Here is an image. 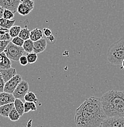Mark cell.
Returning <instances> with one entry per match:
<instances>
[{
    "label": "cell",
    "instance_id": "7a4b0ae2",
    "mask_svg": "<svg viewBox=\"0 0 124 127\" xmlns=\"http://www.w3.org/2000/svg\"><path fill=\"white\" fill-rule=\"evenodd\" d=\"M104 112L107 117H124V92L111 90L100 98Z\"/></svg>",
    "mask_w": 124,
    "mask_h": 127
},
{
    "label": "cell",
    "instance_id": "d6986e66",
    "mask_svg": "<svg viewBox=\"0 0 124 127\" xmlns=\"http://www.w3.org/2000/svg\"><path fill=\"white\" fill-rule=\"evenodd\" d=\"M37 110V106L35 103L25 101L24 103V113H28L30 111H35Z\"/></svg>",
    "mask_w": 124,
    "mask_h": 127
},
{
    "label": "cell",
    "instance_id": "4dcf8cb0",
    "mask_svg": "<svg viewBox=\"0 0 124 127\" xmlns=\"http://www.w3.org/2000/svg\"><path fill=\"white\" fill-rule=\"evenodd\" d=\"M47 39H46L47 42L50 43V44H54V43H55V42H56L55 37L54 35H52V34H51L50 36L47 37Z\"/></svg>",
    "mask_w": 124,
    "mask_h": 127
},
{
    "label": "cell",
    "instance_id": "4fadbf2b",
    "mask_svg": "<svg viewBox=\"0 0 124 127\" xmlns=\"http://www.w3.org/2000/svg\"><path fill=\"white\" fill-rule=\"evenodd\" d=\"M14 107V103H8L0 106V115L4 117H8L9 112Z\"/></svg>",
    "mask_w": 124,
    "mask_h": 127
},
{
    "label": "cell",
    "instance_id": "30bf717a",
    "mask_svg": "<svg viewBox=\"0 0 124 127\" xmlns=\"http://www.w3.org/2000/svg\"><path fill=\"white\" fill-rule=\"evenodd\" d=\"M0 73H1L2 79L5 83L17 74L15 68H12V67L6 68V69H0Z\"/></svg>",
    "mask_w": 124,
    "mask_h": 127
},
{
    "label": "cell",
    "instance_id": "44dd1931",
    "mask_svg": "<svg viewBox=\"0 0 124 127\" xmlns=\"http://www.w3.org/2000/svg\"><path fill=\"white\" fill-rule=\"evenodd\" d=\"M24 100L25 101H29V102H33V103H38L39 101V100L37 98L36 95L33 92H28L25 95Z\"/></svg>",
    "mask_w": 124,
    "mask_h": 127
},
{
    "label": "cell",
    "instance_id": "6da1fadb",
    "mask_svg": "<svg viewBox=\"0 0 124 127\" xmlns=\"http://www.w3.org/2000/svg\"><path fill=\"white\" fill-rule=\"evenodd\" d=\"M106 117L100 98L90 96L76 110L74 122L77 127H98Z\"/></svg>",
    "mask_w": 124,
    "mask_h": 127
},
{
    "label": "cell",
    "instance_id": "ba28073f",
    "mask_svg": "<svg viewBox=\"0 0 124 127\" xmlns=\"http://www.w3.org/2000/svg\"><path fill=\"white\" fill-rule=\"evenodd\" d=\"M20 3V0H0V6L10 10L14 14L17 12V7Z\"/></svg>",
    "mask_w": 124,
    "mask_h": 127
},
{
    "label": "cell",
    "instance_id": "7c38bea8",
    "mask_svg": "<svg viewBox=\"0 0 124 127\" xmlns=\"http://www.w3.org/2000/svg\"><path fill=\"white\" fill-rule=\"evenodd\" d=\"M12 63L10 59L6 56L5 53H0V69H6L11 67Z\"/></svg>",
    "mask_w": 124,
    "mask_h": 127
},
{
    "label": "cell",
    "instance_id": "9c48e42d",
    "mask_svg": "<svg viewBox=\"0 0 124 127\" xmlns=\"http://www.w3.org/2000/svg\"><path fill=\"white\" fill-rule=\"evenodd\" d=\"M33 44H34L33 52H34L36 54H39L43 52L46 50L47 45V42L46 39L42 37V39L38 40L33 42Z\"/></svg>",
    "mask_w": 124,
    "mask_h": 127
},
{
    "label": "cell",
    "instance_id": "1f68e13d",
    "mask_svg": "<svg viewBox=\"0 0 124 127\" xmlns=\"http://www.w3.org/2000/svg\"><path fill=\"white\" fill-rule=\"evenodd\" d=\"M5 82L4 81L3 79H2L1 74L0 73V92H4V87Z\"/></svg>",
    "mask_w": 124,
    "mask_h": 127
},
{
    "label": "cell",
    "instance_id": "d590c367",
    "mask_svg": "<svg viewBox=\"0 0 124 127\" xmlns=\"http://www.w3.org/2000/svg\"><path fill=\"white\" fill-rule=\"evenodd\" d=\"M101 127V126H100V127Z\"/></svg>",
    "mask_w": 124,
    "mask_h": 127
},
{
    "label": "cell",
    "instance_id": "836d02e7",
    "mask_svg": "<svg viewBox=\"0 0 124 127\" xmlns=\"http://www.w3.org/2000/svg\"><path fill=\"white\" fill-rule=\"evenodd\" d=\"M4 10V9L3 7H2L1 6H0V19L2 18L3 17V12Z\"/></svg>",
    "mask_w": 124,
    "mask_h": 127
},
{
    "label": "cell",
    "instance_id": "cb8c5ba5",
    "mask_svg": "<svg viewBox=\"0 0 124 127\" xmlns=\"http://www.w3.org/2000/svg\"><path fill=\"white\" fill-rule=\"evenodd\" d=\"M18 36L20 38H22V39H23L24 40L29 39L30 36V30L27 28L26 26H25V28H22L19 34H18Z\"/></svg>",
    "mask_w": 124,
    "mask_h": 127
},
{
    "label": "cell",
    "instance_id": "7402d4cb",
    "mask_svg": "<svg viewBox=\"0 0 124 127\" xmlns=\"http://www.w3.org/2000/svg\"><path fill=\"white\" fill-rule=\"evenodd\" d=\"M21 30H22V28L20 26H12L10 29H9V35L11 37V38L18 36V34Z\"/></svg>",
    "mask_w": 124,
    "mask_h": 127
},
{
    "label": "cell",
    "instance_id": "f546056e",
    "mask_svg": "<svg viewBox=\"0 0 124 127\" xmlns=\"http://www.w3.org/2000/svg\"><path fill=\"white\" fill-rule=\"evenodd\" d=\"M19 63L21 65H23V66H25L28 64V60H27V58H26V56H22L19 59Z\"/></svg>",
    "mask_w": 124,
    "mask_h": 127
},
{
    "label": "cell",
    "instance_id": "3957f363",
    "mask_svg": "<svg viewBox=\"0 0 124 127\" xmlns=\"http://www.w3.org/2000/svg\"><path fill=\"white\" fill-rule=\"evenodd\" d=\"M107 59L111 64L119 65L124 59V37L114 42L107 51Z\"/></svg>",
    "mask_w": 124,
    "mask_h": 127
},
{
    "label": "cell",
    "instance_id": "e0dca14e",
    "mask_svg": "<svg viewBox=\"0 0 124 127\" xmlns=\"http://www.w3.org/2000/svg\"><path fill=\"white\" fill-rule=\"evenodd\" d=\"M23 48L24 51L27 53L33 52V50H34V44H33V41L30 39L24 41Z\"/></svg>",
    "mask_w": 124,
    "mask_h": 127
},
{
    "label": "cell",
    "instance_id": "8fae6325",
    "mask_svg": "<svg viewBox=\"0 0 124 127\" xmlns=\"http://www.w3.org/2000/svg\"><path fill=\"white\" fill-rule=\"evenodd\" d=\"M15 98L12 94H9L7 92H0V106L8 103H14Z\"/></svg>",
    "mask_w": 124,
    "mask_h": 127
},
{
    "label": "cell",
    "instance_id": "83f0119b",
    "mask_svg": "<svg viewBox=\"0 0 124 127\" xmlns=\"http://www.w3.org/2000/svg\"><path fill=\"white\" fill-rule=\"evenodd\" d=\"M20 3H23L24 4L28 6L32 10L34 9V1H33V0H20Z\"/></svg>",
    "mask_w": 124,
    "mask_h": 127
},
{
    "label": "cell",
    "instance_id": "484cf974",
    "mask_svg": "<svg viewBox=\"0 0 124 127\" xmlns=\"http://www.w3.org/2000/svg\"><path fill=\"white\" fill-rule=\"evenodd\" d=\"M24 41L25 40H24L23 39H22V38L20 37L19 36H17L12 38L11 42H12L14 44H15V45L19 46V47H23Z\"/></svg>",
    "mask_w": 124,
    "mask_h": 127
},
{
    "label": "cell",
    "instance_id": "8992f818",
    "mask_svg": "<svg viewBox=\"0 0 124 127\" xmlns=\"http://www.w3.org/2000/svg\"><path fill=\"white\" fill-rule=\"evenodd\" d=\"M101 127H124V117H107L103 122Z\"/></svg>",
    "mask_w": 124,
    "mask_h": 127
},
{
    "label": "cell",
    "instance_id": "e575fe53",
    "mask_svg": "<svg viewBox=\"0 0 124 127\" xmlns=\"http://www.w3.org/2000/svg\"><path fill=\"white\" fill-rule=\"evenodd\" d=\"M121 65H122V68H123V69L124 70V59L123 61H122Z\"/></svg>",
    "mask_w": 124,
    "mask_h": 127
},
{
    "label": "cell",
    "instance_id": "9a60e30c",
    "mask_svg": "<svg viewBox=\"0 0 124 127\" xmlns=\"http://www.w3.org/2000/svg\"><path fill=\"white\" fill-rule=\"evenodd\" d=\"M31 9L28 6L24 4L23 3H20L17 7V12L20 15L22 16H26L28 15L31 11Z\"/></svg>",
    "mask_w": 124,
    "mask_h": 127
},
{
    "label": "cell",
    "instance_id": "d6a6232c",
    "mask_svg": "<svg viewBox=\"0 0 124 127\" xmlns=\"http://www.w3.org/2000/svg\"><path fill=\"white\" fill-rule=\"evenodd\" d=\"M43 34L46 35V37H47L50 36L51 34H52V32L51 30L50 29L45 28L43 29Z\"/></svg>",
    "mask_w": 124,
    "mask_h": 127
},
{
    "label": "cell",
    "instance_id": "603a6c76",
    "mask_svg": "<svg viewBox=\"0 0 124 127\" xmlns=\"http://www.w3.org/2000/svg\"><path fill=\"white\" fill-rule=\"evenodd\" d=\"M20 117L21 116H20L18 112L15 109V107H14L13 109L10 111V112L9 114V116H8V118L9 119V120L12 122L18 121L20 118Z\"/></svg>",
    "mask_w": 124,
    "mask_h": 127
},
{
    "label": "cell",
    "instance_id": "d4e9b609",
    "mask_svg": "<svg viewBox=\"0 0 124 127\" xmlns=\"http://www.w3.org/2000/svg\"><path fill=\"white\" fill-rule=\"evenodd\" d=\"M26 58L28 64H34L38 60V55L34 52L30 53L26 55Z\"/></svg>",
    "mask_w": 124,
    "mask_h": 127
},
{
    "label": "cell",
    "instance_id": "52a82bcc",
    "mask_svg": "<svg viewBox=\"0 0 124 127\" xmlns=\"http://www.w3.org/2000/svg\"><path fill=\"white\" fill-rule=\"evenodd\" d=\"M29 84L27 81L23 80L21 81L20 83L18 84L15 91L13 92V95L15 98H19L23 100L25 95L28 92Z\"/></svg>",
    "mask_w": 124,
    "mask_h": 127
},
{
    "label": "cell",
    "instance_id": "ac0fdd59",
    "mask_svg": "<svg viewBox=\"0 0 124 127\" xmlns=\"http://www.w3.org/2000/svg\"><path fill=\"white\" fill-rule=\"evenodd\" d=\"M15 23V20H7L4 18L0 19V26L4 28L10 29Z\"/></svg>",
    "mask_w": 124,
    "mask_h": 127
},
{
    "label": "cell",
    "instance_id": "5bb4252c",
    "mask_svg": "<svg viewBox=\"0 0 124 127\" xmlns=\"http://www.w3.org/2000/svg\"><path fill=\"white\" fill-rule=\"evenodd\" d=\"M43 37V32L39 28H35L30 31V39H31L33 42L38 40Z\"/></svg>",
    "mask_w": 124,
    "mask_h": 127
},
{
    "label": "cell",
    "instance_id": "2e32d148",
    "mask_svg": "<svg viewBox=\"0 0 124 127\" xmlns=\"http://www.w3.org/2000/svg\"><path fill=\"white\" fill-rule=\"evenodd\" d=\"M14 107L20 116H22L24 114V103L21 99L15 98L14 100Z\"/></svg>",
    "mask_w": 124,
    "mask_h": 127
},
{
    "label": "cell",
    "instance_id": "f1b7e54d",
    "mask_svg": "<svg viewBox=\"0 0 124 127\" xmlns=\"http://www.w3.org/2000/svg\"><path fill=\"white\" fill-rule=\"evenodd\" d=\"M10 40H0V53L3 52Z\"/></svg>",
    "mask_w": 124,
    "mask_h": 127
},
{
    "label": "cell",
    "instance_id": "277c9868",
    "mask_svg": "<svg viewBox=\"0 0 124 127\" xmlns=\"http://www.w3.org/2000/svg\"><path fill=\"white\" fill-rule=\"evenodd\" d=\"M24 51L23 47L15 45L12 42H10L5 48L4 52L10 60L18 61L20 58L23 56Z\"/></svg>",
    "mask_w": 124,
    "mask_h": 127
},
{
    "label": "cell",
    "instance_id": "8d00e7d4",
    "mask_svg": "<svg viewBox=\"0 0 124 127\" xmlns=\"http://www.w3.org/2000/svg\"><path fill=\"white\" fill-rule=\"evenodd\" d=\"M33 1H35V0H33Z\"/></svg>",
    "mask_w": 124,
    "mask_h": 127
},
{
    "label": "cell",
    "instance_id": "4316f807",
    "mask_svg": "<svg viewBox=\"0 0 124 127\" xmlns=\"http://www.w3.org/2000/svg\"><path fill=\"white\" fill-rule=\"evenodd\" d=\"M14 17V14L10 10L7 9H4L3 12V17L2 18L7 20H12Z\"/></svg>",
    "mask_w": 124,
    "mask_h": 127
},
{
    "label": "cell",
    "instance_id": "5b68a950",
    "mask_svg": "<svg viewBox=\"0 0 124 127\" xmlns=\"http://www.w3.org/2000/svg\"><path fill=\"white\" fill-rule=\"evenodd\" d=\"M22 80V77L19 74H17L13 78L5 83L4 87V92L9 94H13L14 91Z\"/></svg>",
    "mask_w": 124,
    "mask_h": 127
},
{
    "label": "cell",
    "instance_id": "ffe728a7",
    "mask_svg": "<svg viewBox=\"0 0 124 127\" xmlns=\"http://www.w3.org/2000/svg\"><path fill=\"white\" fill-rule=\"evenodd\" d=\"M11 37L9 33V29L0 26V40H10Z\"/></svg>",
    "mask_w": 124,
    "mask_h": 127
}]
</instances>
